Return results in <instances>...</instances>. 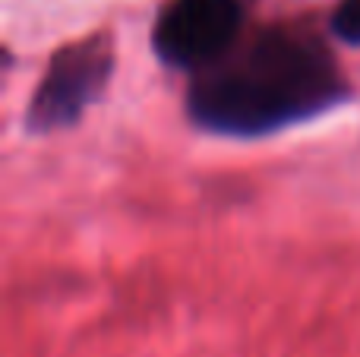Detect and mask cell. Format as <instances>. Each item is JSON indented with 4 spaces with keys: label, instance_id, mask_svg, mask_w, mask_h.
I'll return each instance as SVG.
<instances>
[{
    "label": "cell",
    "instance_id": "6da1fadb",
    "mask_svg": "<svg viewBox=\"0 0 360 357\" xmlns=\"http://www.w3.org/2000/svg\"><path fill=\"white\" fill-rule=\"evenodd\" d=\"M342 98H348V82L326 44L281 25L205 67L193 79L186 108L212 133L259 136L316 117Z\"/></svg>",
    "mask_w": 360,
    "mask_h": 357
},
{
    "label": "cell",
    "instance_id": "7a4b0ae2",
    "mask_svg": "<svg viewBox=\"0 0 360 357\" xmlns=\"http://www.w3.org/2000/svg\"><path fill=\"white\" fill-rule=\"evenodd\" d=\"M114 70V44L108 32L60 48L51 57L35 95H32L25 124L35 133L63 130L86 114V108L105 92Z\"/></svg>",
    "mask_w": 360,
    "mask_h": 357
},
{
    "label": "cell",
    "instance_id": "3957f363",
    "mask_svg": "<svg viewBox=\"0 0 360 357\" xmlns=\"http://www.w3.org/2000/svg\"><path fill=\"white\" fill-rule=\"evenodd\" d=\"M240 22V0H171L155 19L152 44L171 67L205 70L231 51Z\"/></svg>",
    "mask_w": 360,
    "mask_h": 357
},
{
    "label": "cell",
    "instance_id": "277c9868",
    "mask_svg": "<svg viewBox=\"0 0 360 357\" xmlns=\"http://www.w3.org/2000/svg\"><path fill=\"white\" fill-rule=\"evenodd\" d=\"M332 32L342 41L360 44V0H342L332 13Z\"/></svg>",
    "mask_w": 360,
    "mask_h": 357
}]
</instances>
